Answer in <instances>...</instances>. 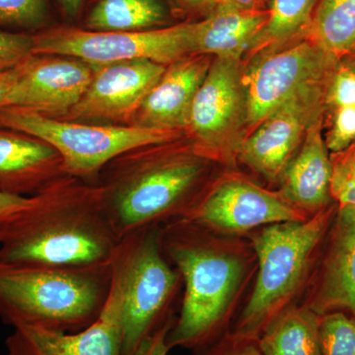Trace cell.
Instances as JSON below:
<instances>
[{
    "label": "cell",
    "mask_w": 355,
    "mask_h": 355,
    "mask_svg": "<svg viewBox=\"0 0 355 355\" xmlns=\"http://www.w3.org/2000/svg\"><path fill=\"white\" fill-rule=\"evenodd\" d=\"M160 231L163 251L183 282L168 347L193 350L230 330L254 282L256 253L246 236L222 234L186 218L168 222Z\"/></svg>",
    "instance_id": "6da1fadb"
},
{
    "label": "cell",
    "mask_w": 355,
    "mask_h": 355,
    "mask_svg": "<svg viewBox=\"0 0 355 355\" xmlns=\"http://www.w3.org/2000/svg\"><path fill=\"white\" fill-rule=\"evenodd\" d=\"M0 242V263L44 268L111 266L120 238L96 184L64 176L37 195Z\"/></svg>",
    "instance_id": "7a4b0ae2"
},
{
    "label": "cell",
    "mask_w": 355,
    "mask_h": 355,
    "mask_svg": "<svg viewBox=\"0 0 355 355\" xmlns=\"http://www.w3.org/2000/svg\"><path fill=\"white\" fill-rule=\"evenodd\" d=\"M211 163L184 137L140 147L105 166L95 184L119 238L188 216L207 187Z\"/></svg>",
    "instance_id": "3957f363"
},
{
    "label": "cell",
    "mask_w": 355,
    "mask_h": 355,
    "mask_svg": "<svg viewBox=\"0 0 355 355\" xmlns=\"http://www.w3.org/2000/svg\"><path fill=\"white\" fill-rule=\"evenodd\" d=\"M336 209L330 205L306 220L270 224L246 236L258 265L233 333L258 340L280 313L298 304Z\"/></svg>",
    "instance_id": "277c9868"
},
{
    "label": "cell",
    "mask_w": 355,
    "mask_h": 355,
    "mask_svg": "<svg viewBox=\"0 0 355 355\" xmlns=\"http://www.w3.org/2000/svg\"><path fill=\"white\" fill-rule=\"evenodd\" d=\"M111 288V266L62 268L0 263V320L18 328L78 331L100 317Z\"/></svg>",
    "instance_id": "5b68a950"
},
{
    "label": "cell",
    "mask_w": 355,
    "mask_h": 355,
    "mask_svg": "<svg viewBox=\"0 0 355 355\" xmlns=\"http://www.w3.org/2000/svg\"><path fill=\"white\" fill-rule=\"evenodd\" d=\"M160 227L123 236L112 259L110 293L120 312L121 355H137L150 336L176 318L183 282L163 251Z\"/></svg>",
    "instance_id": "8992f818"
},
{
    "label": "cell",
    "mask_w": 355,
    "mask_h": 355,
    "mask_svg": "<svg viewBox=\"0 0 355 355\" xmlns=\"http://www.w3.org/2000/svg\"><path fill=\"white\" fill-rule=\"evenodd\" d=\"M0 127L27 133L50 144L62 157L65 175L92 184L105 166L123 154L186 137L184 132L171 130L86 125L19 107L0 109Z\"/></svg>",
    "instance_id": "52a82bcc"
},
{
    "label": "cell",
    "mask_w": 355,
    "mask_h": 355,
    "mask_svg": "<svg viewBox=\"0 0 355 355\" xmlns=\"http://www.w3.org/2000/svg\"><path fill=\"white\" fill-rule=\"evenodd\" d=\"M195 29L196 22L130 32L53 28L33 36V53L74 58L90 65L147 60L167 67L196 55Z\"/></svg>",
    "instance_id": "ba28073f"
},
{
    "label": "cell",
    "mask_w": 355,
    "mask_h": 355,
    "mask_svg": "<svg viewBox=\"0 0 355 355\" xmlns=\"http://www.w3.org/2000/svg\"><path fill=\"white\" fill-rule=\"evenodd\" d=\"M247 135L244 60L214 58L193 101L186 139L200 155L232 167Z\"/></svg>",
    "instance_id": "9c48e42d"
},
{
    "label": "cell",
    "mask_w": 355,
    "mask_h": 355,
    "mask_svg": "<svg viewBox=\"0 0 355 355\" xmlns=\"http://www.w3.org/2000/svg\"><path fill=\"white\" fill-rule=\"evenodd\" d=\"M340 60L306 37L250 58L245 65L248 135L299 91L328 83Z\"/></svg>",
    "instance_id": "30bf717a"
},
{
    "label": "cell",
    "mask_w": 355,
    "mask_h": 355,
    "mask_svg": "<svg viewBox=\"0 0 355 355\" xmlns=\"http://www.w3.org/2000/svg\"><path fill=\"white\" fill-rule=\"evenodd\" d=\"M184 218L222 234L247 236L270 224L310 217L277 191L266 190L243 177L227 176L207 184Z\"/></svg>",
    "instance_id": "8fae6325"
},
{
    "label": "cell",
    "mask_w": 355,
    "mask_h": 355,
    "mask_svg": "<svg viewBox=\"0 0 355 355\" xmlns=\"http://www.w3.org/2000/svg\"><path fill=\"white\" fill-rule=\"evenodd\" d=\"M328 83L302 89L268 114L243 141L238 161L268 182L279 183L308 128L324 116Z\"/></svg>",
    "instance_id": "7c38bea8"
},
{
    "label": "cell",
    "mask_w": 355,
    "mask_h": 355,
    "mask_svg": "<svg viewBox=\"0 0 355 355\" xmlns=\"http://www.w3.org/2000/svg\"><path fill=\"white\" fill-rule=\"evenodd\" d=\"M298 304L320 316L342 311L355 320L354 205H338Z\"/></svg>",
    "instance_id": "4fadbf2b"
},
{
    "label": "cell",
    "mask_w": 355,
    "mask_h": 355,
    "mask_svg": "<svg viewBox=\"0 0 355 355\" xmlns=\"http://www.w3.org/2000/svg\"><path fill=\"white\" fill-rule=\"evenodd\" d=\"M91 67L93 77L87 90L64 120L108 121L128 125L166 69V65L147 60Z\"/></svg>",
    "instance_id": "5bb4252c"
},
{
    "label": "cell",
    "mask_w": 355,
    "mask_h": 355,
    "mask_svg": "<svg viewBox=\"0 0 355 355\" xmlns=\"http://www.w3.org/2000/svg\"><path fill=\"white\" fill-rule=\"evenodd\" d=\"M92 77V67L77 58L33 55L20 64L8 107L64 118L80 101Z\"/></svg>",
    "instance_id": "9a60e30c"
},
{
    "label": "cell",
    "mask_w": 355,
    "mask_h": 355,
    "mask_svg": "<svg viewBox=\"0 0 355 355\" xmlns=\"http://www.w3.org/2000/svg\"><path fill=\"white\" fill-rule=\"evenodd\" d=\"M212 60L211 55L198 53L167 65L128 125L186 135L193 101Z\"/></svg>",
    "instance_id": "2e32d148"
},
{
    "label": "cell",
    "mask_w": 355,
    "mask_h": 355,
    "mask_svg": "<svg viewBox=\"0 0 355 355\" xmlns=\"http://www.w3.org/2000/svg\"><path fill=\"white\" fill-rule=\"evenodd\" d=\"M7 355H121L120 312L109 292L100 317L87 328L62 331L22 326L6 338Z\"/></svg>",
    "instance_id": "e0dca14e"
},
{
    "label": "cell",
    "mask_w": 355,
    "mask_h": 355,
    "mask_svg": "<svg viewBox=\"0 0 355 355\" xmlns=\"http://www.w3.org/2000/svg\"><path fill=\"white\" fill-rule=\"evenodd\" d=\"M64 176L62 157L50 144L0 127V193L32 197Z\"/></svg>",
    "instance_id": "ac0fdd59"
},
{
    "label": "cell",
    "mask_w": 355,
    "mask_h": 355,
    "mask_svg": "<svg viewBox=\"0 0 355 355\" xmlns=\"http://www.w3.org/2000/svg\"><path fill=\"white\" fill-rule=\"evenodd\" d=\"M324 116L308 128L279 181L277 193L309 217L331 205V161L324 139Z\"/></svg>",
    "instance_id": "d6986e66"
},
{
    "label": "cell",
    "mask_w": 355,
    "mask_h": 355,
    "mask_svg": "<svg viewBox=\"0 0 355 355\" xmlns=\"http://www.w3.org/2000/svg\"><path fill=\"white\" fill-rule=\"evenodd\" d=\"M268 20V9L247 10L218 4L196 22V55L241 58L247 55Z\"/></svg>",
    "instance_id": "ffe728a7"
},
{
    "label": "cell",
    "mask_w": 355,
    "mask_h": 355,
    "mask_svg": "<svg viewBox=\"0 0 355 355\" xmlns=\"http://www.w3.org/2000/svg\"><path fill=\"white\" fill-rule=\"evenodd\" d=\"M320 315L301 304L287 308L258 338L263 355H321Z\"/></svg>",
    "instance_id": "44dd1931"
},
{
    "label": "cell",
    "mask_w": 355,
    "mask_h": 355,
    "mask_svg": "<svg viewBox=\"0 0 355 355\" xmlns=\"http://www.w3.org/2000/svg\"><path fill=\"white\" fill-rule=\"evenodd\" d=\"M304 37L338 58L354 51L355 0H318Z\"/></svg>",
    "instance_id": "7402d4cb"
},
{
    "label": "cell",
    "mask_w": 355,
    "mask_h": 355,
    "mask_svg": "<svg viewBox=\"0 0 355 355\" xmlns=\"http://www.w3.org/2000/svg\"><path fill=\"white\" fill-rule=\"evenodd\" d=\"M318 0H270L268 20L247 55L277 51L305 36Z\"/></svg>",
    "instance_id": "603a6c76"
},
{
    "label": "cell",
    "mask_w": 355,
    "mask_h": 355,
    "mask_svg": "<svg viewBox=\"0 0 355 355\" xmlns=\"http://www.w3.org/2000/svg\"><path fill=\"white\" fill-rule=\"evenodd\" d=\"M164 7L157 0H100L88 17L94 31H141L162 23Z\"/></svg>",
    "instance_id": "cb8c5ba5"
},
{
    "label": "cell",
    "mask_w": 355,
    "mask_h": 355,
    "mask_svg": "<svg viewBox=\"0 0 355 355\" xmlns=\"http://www.w3.org/2000/svg\"><path fill=\"white\" fill-rule=\"evenodd\" d=\"M321 355H355V320L342 311L320 318Z\"/></svg>",
    "instance_id": "d4e9b609"
},
{
    "label": "cell",
    "mask_w": 355,
    "mask_h": 355,
    "mask_svg": "<svg viewBox=\"0 0 355 355\" xmlns=\"http://www.w3.org/2000/svg\"><path fill=\"white\" fill-rule=\"evenodd\" d=\"M331 197L336 205L355 207V144L331 154Z\"/></svg>",
    "instance_id": "484cf974"
},
{
    "label": "cell",
    "mask_w": 355,
    "mask_h": 355,
    "mask_svg": "<svg viewBox=\"0 0 355 355\" xmlns=\"http://www.w3.org/2000/svg\"><path fill=\"white\" fill-rule=\"evenodd\" d=\"M46 13V0H0V25L38 27Z\"/></svg>",
    "instance_id": "4316f807"
},
{
    "label": "cell",
    "mask_w": 355,
    "mask_h": 355,
    "mask_svg": "<svg viewBox=\"0 0 355 355\" xmlns=\"http://www.w3.org/2000/svg\"><path fill=\"white\" fill-rule=\"evenodd\" d=\"M326 106L331 110L355 106V69L343 58L329 79Z\"/></svg>",
    "instance_id": "83f0119b"
},
{
    "label": "cell",
    "mask_w": 355,
    "mask_h": 355,
    "mask_svg": "<svg viewBox=\"0 0 355 355\" xmlns=\"http://www.w3.org/2000/svg\"><path fill=\"white\" fill-rule=\"evenodd\" d=\"M191 355H263L258 340L245 338L229 330L216 340L191 350Z\"/></svg>",
    "instance_id": "f1b7e54d"
},
{
    "label": "cell",
    "mask_w": 355,
    "mask_h": 355,
    "mask_svg": "<svg viewBox=\"0 0 355 355\" xmlns=\"http://www.w3.org/2000/svg\"><path fill=\"white\" fill-rule=\"evenodd\" d=\"M33 55V36L0 31V72L19 67Z\"/></svg>",
    "instance_id": "f546056e"
},
{
    "label": "cell",
    "mask_w": 355,
    "mask_h": 355,
    "mask_svg": "<svg viewBox=\"0 0 355 355\" xmlns=\"http://www.w3.org/2000/svg\"><path fill=\"white\" fill-rule=\"evenodd\" d=\"M333 111L331 130L324 140L329 150L336 153L355 144V106L340 107Z\"/></svg>",
    "instance_id": "4dcf8cb0"
},
{
    "label": "cell",
    "mask_w": 355,
    "mask_h": 355,
    "mask_svg": "<svg viewBox=\"0 0 355 355\" xmlns=\"http://www.w3.org/2000/svg\"><path fill=\"white\" fill-rule=\"evenodd\" d=\"M34 198L7 195L0 193V242L9 229L29 209Z\"/></svg>",
    "instance_id": "1f68e13d"
},
{
    "label": "cell",
    "mask_w": 355,
    "mask_h": 355,
    "mask_svg": "<svg viewBox=\"0 0 355 355\" xmlns=\"http://www.w3.org/2000/svg\"><path fill=\"white\" fill-rule=\"evenodd\" d=\"M174 321L165 324L153 336H150L142 345L137 355H168L171 349L168 347L167 336Z\"/></svg>",
    "instance_id": "d6a6232c"
},
{
    "label": "cell",
    "mask_w": 355,
    "mask_h": 355,
    "mask_svg": "<svg viewBox=\"0 0 355 355\" xmlns=\"http://www.w3.org/2000/svg\"><path fill=\"white\" fill-rule=\"evenodd\" d=\"M177 10L186 14H209L218 0H169Z\"/></svg>",
    "instance_id": "836d02e7"
},
{
    "label": "cell",
    "mask_w": 355,
    "mask_h": 355,
    "mask_svg": "<svg viewBox=\"0 0 355 355\" xmlns=\"http://www.w3.org/2000/svg\"><path fill=\"white\" fill-rule=\"evenodd\" d=\"M20 65L7 71L0 72V109L9 106L11 95L17 83Z\"/></svg>",
    "instance_id": "e575fe53"
},
{
    "label": "cell",
    "mask_w": 355,
    "mask_h": 355,
    "mask_svg": "<svg viewBox=\"0 0 355 355\" xmlns=\"http://www.w3.org/2000/svg\"><path fill=\"white\" fill-rule=\"evenodd\" d=\"M266 0H218V4H228V6L237 7V8L247 9V10H259L263 8Z\"/></svg>",
    "instance_id": "d590c367"
},
{
    "label": "cell",
    "mask_w": 355,
    "mask_h": 355,
    "mask_svg": "<svg viewBox=\"0 0 355 355\" xmlns=\"http://www.w3.org/2000/svg\"><path fill=\"white\" fill-rule=\"evenodd\" d=\"M83 0H60L64 12L70 17H73L80 10Z\"/></svg>",
    "instance_id": "8d00e7d4"
},
{
    "label": "cell",
    "mask_w": 355,
    "mask_h": 355,
    "mask_svg": "<svg viewBox=\"0 0 355 355\" xmlns=\"http://www.w3.org/2000/svg\"><path fill=\"white\" fill-rule=\"evenodd\" d=\"M345 62H347V64L352 65V67L355 69V50L349 53V55H345V57L342 58Z\"/></svg>",
    "instance_id": "74e56055"
}]
</instances>
